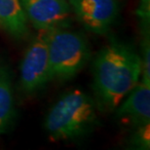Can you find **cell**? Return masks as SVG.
<instances>
[{"mask_svg":"<svg viewBox=\"0 0 150 150\" xmlns=\"http://www.w3.org/2000/svg\"><path fill=\"white\" fill-rule=\"evenodd\" d=\"M150 0H140L137 15L139 19V25L142 34L149 33V18H150Z\"/></svg>","mask_w":150,"mask_h":150,"instance_id":"obj_11","label":"cell"},{"mask_svg":"<svg viewBox=\"0 0 150 150\" xmlns=\"http://www.w3.org/2000/svg\"><path fill=\"white\" fill-rule=\"evenodd\" d=\"M116 107L115 117L121 124L133 128L149 124L150 84L139 80Z\"/></svg>","mask_w":150,"mask_h":150,"instance_id":"obj_7","label":"cell"},{"mask_svg":"<svg viewBox=\"0 0 150 150\" xmlns=\"http://www.w3.org/2000/svg\"><path fill=\"white\" fill-rule=\"evenodd\" d=\"M71 11L87 30L105 34L119 14L117 0H68Z\"/></svg>","mask_w":150,"mask_h":150,"instance_id":"obj_5","label":"cell"},{"mask_svg":"<svg viewBox=\"0 0 150 150\" xmlns=\"http://www.w3.org/2000/svg\"><path fill=\"white\" fill-rule=\"evenodd\" d=\"M97 123L96 101L76 89L62 95L52 106L45 120V129L51 139L68 140L85 136Z\"/></svg>","mask_w":150,"mask_h":150,"instance_id":"obj_2","label":"cell"},{"mask_svg":"<svg viewBox=\"0 0 150 150\" xmlns=\"http://www.w3.org/2000/svg\"><path fill=\"white\" fill-rule=\"evenodd\" d=\"M28 18L21 0H0V26L17 39L28 34Z\"/></svg>","mask_w":150,"mask_h":150,"instance_id":"obj_8","label":"cell"},{"mask_svg":"<svg viewBox=\"0 0 150 150\" xmlns=\"http://www.w3.org/2000/svg\"><path fill=\"white\" fill-rule=\"evenodd\" d=\"M15 104L12 83L7 70L0 68V134L6 133L14 118Z\"/></svg>","mask_w":150,"mask_h":150,"instance_id":"obj_9","label":"cell"},{"mask_svg":"<svg viewBox=\"0 0 150 150\" xmlns=\"http://www.w3.org/2000/svg\"><path fill=\"white\" fill-rule=\"evenodd\" d=\"M50 80L47 30H39L37 36L26 49L22 61L21 89L26 95L35 94L43 89Z\"/></svg>","mask_w":150,"mask_h":150,"instance_id":"obj_4","label":"cell"},{"mask_svg":"<svg viewBox=\"0 0 150 150\" xmlns=\"http://www.w3.org/2000/svg\"><path fill=\"white\" fill-rule=\"evenodd\" d=\"M142 76V59L133 47L112 41L96 56L93 64L97 105L111 111L117 107Z\"/></svg>","mask_w":150,"mask_h":150,"instance_id":"obj_1","label":"cell"},{"mask_svg":"<svg viewBox=\"0 0 150 150\" xmlns=\"http://www.w3.org/2000/svg\"><path fill=\"white\" fill-rule=\"evenodd\" d=\"M28 21L38 30L68 28L71 8L67 0H21Z\"/></svg>","mask_w":150,"mask_h":150,"instance_id":"obj_6","label":"cell"},{"mask_svg":"<svg viewBox=\"0 0 150 150\" xmlns=\"http://www.w3.org/2000/svg\"><path fill=\"white\" fill-rule=\"evenodd\" d=\"M132 142L140 149H149L150 146V124L142 125L136 128L132 137Z\"/></svg>","mask_w":150,"mask_h":150,"instance_id":"obj_10","label":"cell"},{"mask_svg":"<svg viewBox=\"0 0 150 150\" xmlns=\"http://www.w3.org/2000/svg\"><path fill=\"white\" fill-rule=\"evenodd\" d=\"M51 80L72 79L86 67L91 56L88 40L67 28L47 30Z\"/></svg>","mask_w":150,"mask_h":150,"instance_id":"obj_3","label":"cell"}]
</instances>
